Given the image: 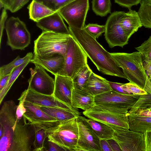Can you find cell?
Wrapping results in <instances>:
<instances>
[{
	"mask_svg": "<svg viewBox=\"0 0 151 151\" xmlns=\"http://www.w3.org/2000/svg\"><path fill=\"white\" fill-rule=\"evenodd\" d=\"M70 34L78 42L97 69L104 74L127 79L110 53L83 29L68 26Z\"/></svg>",
	"mask_w": 151,
	"mask_h": 151,
	"instance_id": "1",
	"label": "cell"
},
{
	"mask_svg": "<svg viewBox=\"0 0 151 151\" xmlns=\"http://www.w3.org/2000/svg\"><path fill=\"white\" fill-rule=\"evenodd\" d=\"M32 124L44 129L48 140L55 143L65 151H75L78 137L76 118L60 121Z\"/></svg>",
	"mask_w": 151,
	"mask_h": 151,
	"instance_id": "2",
	"label": "cell"
},
{
	"mask_svg": "<svg viewBox=\"0 0 151 151\" xmlns=\"http://www.w3.org/2000/svg\"><path fill=\"white\" fill-rule=\"evenodd\" d=\"M129 82L135 83L144 90L151 83L143 65L142 55L138 51L131 53H110Z\"/></svg>",
	"mask_w": 151,
	"mask_h": 151,
	"instance_id": "3",
	"label": "cell"
},
{
	"mask_svg": "<svg viewBox=\"0 0 151 151\" xmlns=\"http://www.w3.org/2000/svg\"><path fill=\"white\" fill-rule=\"evenodd\" d=\"M72 36L43 31L34 41V55L41 56L61 54L65 57L68 42Z\"/></svg>",
	"mask_w": 151,
	"mask_h": 151,
	"instance_id": "4",
	"label": "cell"
},
{
	"mask_svg": "<svg viewBox=\"0 0 151 151\" xmlns=\"http://www.w3.org/2000/svg\"><path fill=\"white\" fill-rule=\"evenodd\" d=\"M129 111L126 108L95 105L91 108L83 111V114L88 118L129 129L127 114Z\"/></svg>",
	"mask_w": 151,
	"mask_h": 151,
	"instance_id": "5",
	"label": "cell"
},
{
	"mask_svg": "<svg viewBox=\"0 0 151 151\" xmlns=\"http://www.w3.org/2000/svg\"><path fill=\"white\" fill-rule=\"evenodd\" d=\"M87 57L81 45L72 36L67 43L65 57V66L60 75L73 79L88 64Z\"/></svg>",
	"mask_w": 151,
	"mask_h": 151,
	"instance_id": "6",
	"label": "cell"
},
{
	"mask_svg": "<svg viewBox=\"0 0 151 151\" xmlns=\"http://www.w3.org/2000/svg\"><path fill=\"white\" fill-rule=\"evenodd\" d=\"M7 45L13 50H24L30 43L31 35L25 23L18 17H11L5 25Z\"/></svg>",
	"mask_w": 151,
	"mask_h": 151,
	"instance_id": "7",
	"label": "cell"
},
{
	"mask_svg": "<svg viewBox=\"0 0 151 151\" xmlns=\"http://www.w3.org/2000/svg\"><path fill=\"white\" fill-rule=\"evenodd\" d=\"M107 124L113 129L112 138L118 143L122 151H145L143 133L114 125Z\"/></svg>",
	"mask_w": 151,
	"mask_h": 151,
	"instance_id": "8",
	"label": "cell"
},
{
	"mask_svg": "<svg viewBox=\"0 0 151 151\" xmlns=\"http://www.w3.org/2000/svg\"><path fill=\"white\" fill-rule=\"evenodd\" d=\"M89 8V0H75L58 12L69 26L82 29Z\"/></svg>",
	"mask_w": 151,
	"mask_h": 151,
	"instance_id": "9",
	"label": "cell"
},
{
	"mask_svg": "<svg viewBox=\"0 0 151 151\" xmlns=\"http://www.w3.org/2000/svg\"><path fill=\"white\" fill-rule=\"evenodd\" d=\"M23 117L24 124L18 121L14 131L13 141L10 151H33L35 136L34 125L26 122Z\"/></svg>",
	"mask_w": 151,
	"mask_h": 151,
	"instance_id": "10",
	"label": "cell"
},
{
	"mask_svg": "<svg viewBox=\"0 0 151 151\" xmlns=\"http://www.w3.org/2000/svg\"><path fill=\"white\" fill-rule=\"evenodd\" d=\"M78 137L76 151H101L100 139L95 133L85 117L76 118Z\"/></svg>",
	"mask_w": 151,
	"mask_h": 151,
	"instance_id": "11",
	"label": "cell"
},
{
	"mask_svg": "<svg viewBox=\"0 0 151 151\" xmlns=\"http://www.w3.org/2000/svg\"><path fill=\"white\" fill-rule=\"evenodd\" d=\"M105 26L104 35L110 48L116 46L123 47L128 44L130 38L119 23V11L114 12L109 16Z\"/></svg>",
	"mask_w": 151,
	"mask_h": 151,
	"instance_id": "12",
	"label": "cell"
},
{
	"mask_svg": "<svg viewBox=\"0 0 151 151\" xmlns=\"http://www.w3.org/2000/svg\"><path fill=\"white\" fill-rule=\"evenodd\" d=\"M34 69H29L31 76L28 80V87L42 94L53 95L55 80L41 66L35 64Z\"/></svg>",
	"mask_w": 151,
	"mask_h": 151,
	"instance_id": "13",
	"label": "cell"
},
{
	"mask_svg": "<svg viewBox=\"0 0 151 151\" xmlns=\"http://www.w3.org/2000/svg\"><path fill=\"white\" fill-rule=\"evenodd\" d=\"M140 95L124 94L113 90L95 96L96 105L128 109L129 110L136 102Z\"/></svg>",
	"mask_w": 151,
	"mask_h": 151,
	"instance_id": "14",
	"label": "cell"
},
{
	"mask_svg": "<svg viewBox=\"0 0 151 151\" xmlns=\"http://www.w3.org/2000/svg\"><path fill=\"white\" fill-rule=\"evenodd\" d=\"M24 91L25 95V101L36 106L64 109L74 108L71 105L58 100L53 95H48L39 93L28 87Z\"/></svg>",
	"mask_w": 151,
	"mask_h": 151,
	"instance_id": "15",
	"label": "cell"
},
{
	"mask_svg": "<svg viewBox=\"0 0 151 151\" xmlns=\"http://www.w3.org/2000/svg\"><path fill=\"white\" fill-rule=\"evenodd\" d=\"M55 85L53 96L58 100L72 105L73 91L74 88L73 79L61 75L55 76Z\"/></svg>",
	"mask_w": 151,
	"mask_h": 151,
	"instance_id": "16",
	"label": "cell"
},
{
	"mask_svg": "<svg viewBox=\"0 0 151 151\" xmlns=\"http://www.w3.org/2000/svg\"><path fill=\"white\" fill-rule=\"evenodd\" d=\"M64 56L61 54L41 56L34 55L30 63L38 65L55 76L60 75L65 66Z\"/></svg>",
	"mask_w": 151,
	"mask_h": 151,
	"instance_id": "17",
	"label": "cell"
},
{
	"mask_svg": "<svg viewBox=\"0 0 151 151\" xmlns=\"http://www.w3.org/2000/svg\"><path fill=\"white\" fill-rule=\"evenodd\" d=\"M63 19L57 11L36 22V25L43 31L70 34L68 29L65 24Z\"/></svg>",
	"mask_w": 151,
	"mask_h": 151,
	"instance_id": "18",
	"label": "cell"
},
{
	"mask_svg": "<svg viewBox=\"0 0 151 151\" xmlns=\"http://www.w3.org/2000/svg\"><path fill=\"white\" fill-rule=\"evenodd\" d=\"M17 106L12 100L3 103L0 110V125L4 130L14 131L18 122L16 115Z\"/></svg>",
	"mask_w": 151,
	"mask_h": 151,
	"instance_id": "19",
	"label": "cell"
},
{
	"mask_svg": "<svg viewBox=\"0 0 151 151\" xmlns=\"http://www.w3.org/2000/svg\"><path fill=\"white\" fill-rule=\"evenodd\" d=\"M119 23L129 38L142 25L138 13L131 9L127 12L119 11Z\"/></svg>",
	"mask_w": 151,
	"mask_h": 151,
	"instance_id": "20",
	"label": "cell"
},
{
	"mask_svg": "<svg viewBox=\"0 0 151 151\" xmlns=\"http://www.w3.org/2000/svg\"><path fill=\"white\" fill-rule=\"evenodd\" d=\"M83 90L95 96L112 90L109 81L92 72Z\"/></svg>",
	"mask_w": 151,
	"mask_h": 151,
	"instance_id": "21",
	"label": "cell"
},
{
	"mask_svg": "<svg viewBox=\"0 0 151 151\" xmlns=\"http://www.w3.org/2000/svg\"><path fill=\"white\" fill-rule=\"evenodd\" d=\"M24 106L26 111L23 117L29 122L34 123L57 121L55 119L43 111L40 106L25 101Z\"/></svg>",
	"mask_w": 151,
	"mask_h": 151,
	"instance_id": "22",
	"label": "cell"
},
{
	"mask_svg": "<svg viewBox=\"0 0 151 151\" xmlns=\"http://www.w3.org/2000/svg\"><path fill=\"white\" fill-rule=\"evenodd\" d=\"M95 96L85 90L74 88L72 98V106L76 108L87 110L95 105Z\"/></svg>",
	"mask_w": 151,
	"mask_h": 151,
	"instance_id": "23",
	"label": "cell"
},
{
	"mask_svg": "<svg viewBox=\"0 0 151 151\" xmlns=\"http://www.w3.org/2000/svg\"><path fill=\"white\" fill-rule=\"evenodd\" d=\"M129 129L144 133L151 132V117L138 115L134 114H127Z\"/></svg>",
	"mask_w": 151,
	"mask_h": 151,
	"instance_id": "24",
	"label": "cell"
},
{
	"mask_svg": "<svg viewBox=\"0 0 151 151\" xmlns=\"http://www.w3.org/2000/svg\"><path fill=\"white\" fill-rule=\"evenodd\" d=\"M47 114L55 119L57 121H63L76 118L80 115L77 108L64 109L58 108L40 107Z\"/></svg>",
	"mask_w": 151,
	"mask_h": 151,
	"instance_id": "25",
	"label": "cell"
},
{
	"mask_svg": "<svg viewBox=\"0 0 151 151\" xmlns=\"http://www.w3.org/2000/svg\"><path fill=\"white\" fill-rule=\"evenodd\" d=\"M28 8L30 19L36 22L56 12L35 0H32Z\"/></svg>",
	"mask_w": 151,
	"mask_h": 151,
	"instance_id": "26",
	"label": "cell"
},
{
	"mask_svg": "<svg viewBox=\"0 0 151 151\" xmlns=\"http://www.w3.org/2000/svg\"><path fill=\"white\" fill-rule=\"evenodd\" d=\"M86 121L100 139L113 138L114 130L108 124L90 118L86 119Z\"/></svg>",
	"mask_w": 151,
	"mask_h": 151,
	"instance_id": "27",
	"label": "cell"
},
{
	"mask_svg": "<svg viewBox=\"0 0 151 151\" xmlns=\"http://www.w3.org/2000/svg\"><path fill=\"white\" fill-rule=\"evenodd\" d=\"M138 11L142 26L151 29V0H142Z\"/></svg>",
	"mask_w": 151,
	"mask_h": 151,
	"instance_id": "28",
	"label": "cell"
},
{
	"mask_svg": "<svg viewBox=\"0 0 151 151\" xmlns=\"http://www.w3.org/2000/svg\"><path fill=\"white\" fill-rule=\"evenodd\" d=\"M92 71L88 64L83 67L73 79L74 88L84 90Z\"/></svg>",
	"mask_w": 151,
	"mask_h": 151,
	"instance_id": "29",
	"label": "cell"
},
{
	"mask_svg": "<svg viewBox=\"0 0 151 151\" xmlns=\"http://www.w3.org/2000/svg\"><path fill=\"white\" fill-rule=\"evenodd\" d=\"M33 56L32 52L28 53L22 58H21L19 56H18L10 63L2 66L0 68V77L10 73L15 68L23 63L30 61Z\"/></svg>",
	"mask_w": 151,
	"mask_h": 151,
	"instance_id": "30",
	"label": "cell"
},
{
	"mask_svg": "<svg viewBox=\"0 0 151 151\" xmlns=\"http://www.w3.org/2000/svg\"><path fill=\"white\" fill-rule=\"evenodd\" d=\"M30 63L26 62L15 68L12 71L9 80L4 88L0 91V104H1L10 89L11 87L22 70Z\"/></svg>",
	"mask_w": 151,
	"mask_h": 151,
	"instance_id": "31",
	"label": "cell"
},
{
	"mask_svg": "<svg viewBox=\"0 0 151 151\" xmlns=\"http://www.w3.org/2000/svg\"><path fill=\"white\" fill-rule=\"evenodd\" d=\"M92 9L98 16L105 17L111 13V0H92Z\"/></svg>",
	"mask_w": 151,
	"mask_h": 151,
	"instance_id": "32",
	"label": "cell"
},
{
	"mask_svg": "<svg viewBox=\"0 0 151 151\" xmlns=\"http://www.w3.org/2000/svg\"><path fill=\"white\" fill-rule=\"evenodd\" d=\"M34 125L35 129V136L33 151H45V145L47 140L45 130L42 128Z\"/></svg>",
	"mask_w": 151,
	"mask_h": 151,
	"instance_id": "33",
	"label": "cell"
},
{
	"mask_svg": "<svg viewBox=\"0 0 151 151\" xmlns=\"http://www.w3.org/2000/svg\"><path fill=\"white\" fill-rule=\"evenodd\" d=\"M135 48L141 53L143 66L146 65L151 61V35L140 46Z\"/></svg>",
	"mask_w": 151,
	"mask_h": 151,
	"instance_id": "34",
	"label": "cell"
},
{
	"mask_svg": "<svg viewBox=\"0 0 151 151\" xmlns=\"http://www.w3.org/2000/svg\"><path fill=\"white\" fill-rule=\"evenodd\" d=\"M151 108V94L140 95L136 102L129 110L128 114H132L138 109H149Z\"/></svg>",
	"mask_w": 151,
	"mask_h": 151,
	"instance_id": "35",
	"label": "cell"
},
{
	"mask_svg": "<svg viewBox=\"0 0 151 151\" xmlns=\"http://www.w3.org/2000/svg\"><path fill=\"white\" fill-rule=\"evenodd\" d=\"M55 12L75 0H35Z\"/></svg>",
	"mask_w": 151,
	"mask_h": 151,
	"instance_id": "36",
	"label": "cell"
},
{
	"mask_svg": "<svg viewBox=\"0 0 151 151\" xmlns=\"http://www.w3.org/2000/svg\"><path fill=\"white\" fill-rule=\"evenodd\" d=\"M83 29L93 38H98L105 31V25L97 24H88L84 26Z\"/></svg>",
	"mask_w": 151,
	"mask_h": 151,
	"instance_id": "37",
	"label": "cell"
},
{
	"mask_svg": "<svg viewBox=\"0 0 151 151\" xmlns=\"http://www.w3.org/2000/svg\"><path fill=\"white\" fill-rule=\"evenodd\" d=\"M121 87L128 94L141 95L148 93L146 91L137 85L130 82L123 83Z\"/></svg>",
	"mask_w": 151,
	"mask_h": 151,
	"instance_id": "38",
	"label": "cell"
},
{
	"mask_svg": "<svg viewBox=\"0 0 151 151\" xmlns=\"http://www.w3.org/2000/svg\"><path fill=\"white\" fill-rule=\"evenodd\" d=\"M25 98V93L23 91L18 100L19 101L18 105L17 111L16 115L18 119V121H20L23 117L24 114L26 111V109L24 106V103Z\"/></svg>",
	"mask_w": 151,
	"mask_h": 151,
	"instance_id": "39",
	"label": "cell"
},
{
	"mask_svg": "<svg viewBox=\"0 0 151 151\" xmlns=\"http://www.w3.org/2000/svg\"><path fill=\"white\" fill-rule=\"evenodd\" d=\"M115 3L119 5L131 9L132 6L137 5L140 4L142 0H114Z\"/></svg>",
	"mask_w": 151,
	"mask_h": 151,
	"instance_id": "40",
	"label": "cell"
},
{
	"mask_svg": "<svg viewBox=\"0 0 151 151\" xmlns=\"http://www.w3.org/2000/svg\"><path fill=\"white\" fill-rule=\"evenodd\" d=\"M65 151L54 142L47 140L45 146V151Z\"/></svg>",
	"mask_w": 151,
	"mask_h": 151,
	"instance_id": "41",
	"label": "cell"
},
{
	"mask_svg": "<svg viewBox=\"0 0 151 151\" xmlns=\"http://www.w3.org/2000/svg\"><path fill=\"white\" fill-rule=\"evenodd\" d=\"M7 9L5 8L2 9L0 17V42L2 36L7 17Z\"/></svg>",
	"mask_w": 151,
	"mask_h": 151,
	"instance_id": "42",
	"label": "cell"
},
{
	"mask_svg": "<svg viewBox=\"0 0 151 151\" xmlns=\"http://www.w3.org/2000/svg\"><path fill=\"white\" fill-rule=\"evenodd\" d=\"M109 83L113 91L118 93L124 94H128L122 89L121 87L123 83L109 81Z\"/></svg>",
	"mask_w": 151,
	"mask_h": 151,
	"instance_id": "43",
	"label": "cell"
},
{
	"mask_svg": "<svg viewBox=\"0 0 151 151\" xmlns=\"http://www.w3.org/2000/svg\"><path fill=\"white\" fill-rule=\"evenodd\" d=\"M145 145V151H151V132L143 133Z\"/></svg>",
	"mask_w": 151,
	"mask_h": 151,
	"instance_id": "44",
	"label": "cell"
},
{
	"mask_svg": "<svg viewBox=\"0 0 151 151\" xmlns=\"http://www.w3.org/2000/svg\"><path fill=\"white\" fill-rule=\"evenodd\" d=\"M24 0H15L9 10L12 13L15 12L22 8Z\"/></svg>",
	"mask_w": 151,
	"mask_h": 151,
	"instance_id": "45",
	"label": "cell"
},
{
	"mask_svg": "<svg viewBox=\"0 0 151 151\" xmlns=\"http://www.w3.org/2000/svg\"><path fill=\"white\" fill-rule=\"evenodd\" d=\"M100 144L101 151H112L107 139H100Z\"/></svg>",
	"mask_w": 151,
	"mask_h": 151,
	"instance_id": "46",
	"label": "cell"
},
{
	"mask_svg": "<svg viewBox=\"0 0 151 151\" xmlns=\"http://www.w3.org/2000/svg\"><path fill=\"white\" fill-rule=\"evenodd\" d=\"M112 151H122L117 142L113 139H107Z\"/></svg>",
	"mask_w": 151,
	"mask_h": 151,
	"instance_id": "47",
	"label": "cell"
},
{
	"mask_svg": "<svg viewBox=\"0 0 151 151\" xmlns=\"http://www.w3.org/2000/svg\"><path fill=\"white\" fill-rule=\"evenodd\" d=\"M15 0H0V7L9 10Z\"/></svg>",
	"mask_w": 151,
	"mask_h": 151,
	"instance_id": "48",
	"label": "cell"
},
{
	"mask_svg": "<svg viewBox=\"0 0 151 151\" xmlns=\"http://www.w3.org/2000/svg\"><path fill=\"white\" fill-rule=\"evenodd\" d=\"M12 71L9 74L0 77V91L4 88L7 84Z\"/></svg>",
	"mask_w": 151,
	"mask_h": 151,
	"instance_id": "49",
	"label": "cell"
},
{
	"mask_svg": "<svg viewBox=\"0 0 151 151\" xmlns=\"http://www.w3.org/2000/svg\"><path fill=\"white\" fill-rule=\"evenodd\" d=\"M133 113L138 115L151 117V111L147 109H138L136 110Z\"/></svg>",
	"mask_w": 151,
	"mask_h": 151,
	"instance_id": "50",
	"label": "cell"
},
{
	"mask_svg": "<svg viewBox=\"0 0 151 151\" xmlns=\"http://www.w3.org/2000/svg\"><path fill=\"white\" fill-rule=\"evenodd\" d=\"M144 67L147 72V75L149 76V78L151 77V61Z\"/></svg>",
	"mask_w": 151,
	"mask_h": 151,
	"instance_id": "51",
	"label": "cell"
},
{
	"mask_svg": "<svg viewBox=\"0 0 151 151\" xmlns=\"http://www.w3.org/2000/svg\"><path fill=\"white\" fill-rule=\"evenodd\" d=\"M4 132V129L3 127L0 125V137L2 136Z\"/></svg>",
	"mask_w": 151,
	"mask_h": 151,
	"instance_id": "52",
	"label": "cell"
},
{
	"mask_svg": "<svg viewBox=\"0 0 151 151\" xmlns=\"http://www.w3.org/2000/svg\"><path fill=\"white\" fill-rule=\"evenodd\" d=\"M30 0H24L22 4L23 6H24L26 4H27L28 2Z\"/></svg>",
	"mask_w": 151,
	"mask_h": 151,
	"instance_id": "53",
	"label": "cell"
},
{
	"mask_svg": "<svg viewBox=\"0 0 151 151\" xmlns=\"http://www.w3.org/2000/svg\"><path fill=\"white\" fill-rule=\"evenodd\" d=\"M150 94H151V93H150Z\"/></svg>",
	"mask_w": 151,
	"mask_h": 151,
	"instance_id": "54",
	"label": "cell"
}]
</instances>
